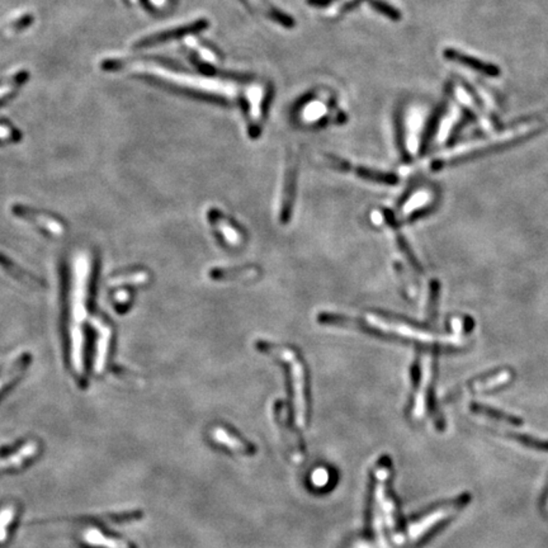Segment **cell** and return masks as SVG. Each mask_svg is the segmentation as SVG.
Wrapping results in <instances>:
<instances>
[{"instance_id": "cell-1", "label": "cell", "mask_w": 548, "mask_h": 548, "mask_svg": "<svg viewBox=\"0 0 548 548\" xmlns=\"http://www.w3.org/2000/svg\"><path fill=\"white\" fill-rule=\"evenodd\" d=\"M130 67L136 73L144 74L185 94L222 104H231L238 101L242 103L245 89L248 87V84L244 87V83L247 81L245 75L192 74L147 61L131 63Z\"/></svg>"}, {"instance_id": "cell-2", "label": "cell", "mask_w": 548, "mask_h": 548, "mask_svg": "<svg viewBox=\"0 0 548 548\" xmlns=\"http://www.w3.org/2000/svg\"><path fill=\"white\" fill-rule=\"evenodd\" d=\"M548 127V113L537 116L529 121H524L522 124L513 126L509 131L503 132L495 135L490 139L479 141L477 144H470L466 147H456L452 151L440 156L439 159L433 163V169H440L446 167L447 164H452L456 161L465 160L474 158L481 153L494 151L497 149L508 147L509 144H514L519 140H524L532 136L538 131H542Z\"/></svg>"}, {"instance_id": "cell-3", "label": "cell", "mask_w": 548, "mask_h": 548, "mask_svg": "<svg viewBox=\"0 0 548 548\" xmlns=\"http://www.w3.org/2000/svg\"><path fill=\"white\" fill-rule=\"evenodd\" d=\"M256 349L267 356H272L285 363L292 382L293 404L296 409V423L300 428H306L308 415L307 401V370L300 351L287 345L258 340Z\"/></svg>"}, {"instance_id": "cell-4", "label": "cell", "mask_w": 548, "mask_h": 548, "mask_svg": "<svg viewBox=\"0 0 548 548\" xmlns=\"http://www.w3.org/2000/svg\"><path fill=\"white\" fill-rule=\"evenodd\" d=\"M335 98L328 92H315L304 95L302 99L293 107L294 119L301 124L306 126H324L328 122H334L336 119L331 117L333 113H342V110L331 112L336 110Z\"/></svg>"}, {"instance_id": "cell-5", "label": "cell", "mask_w": 548, "mask_h": 548, "mask_svg": "<svg viewBox=\"0 0 548 548\" xmlns=\"http://www.w3.org/2000/svg\"><path fill=\"white\" fill-rule=\"evenodd\" d=\"M271 87L265 83L250 81L242 98V107L248 122V132L251 139L262 133L264 117L271 101Z\"/></svg>"}, {"instance_id": "cell-6", "label": "cell", "mask_w": 548, "mask_h": 548, "mask_svg": "<svg viewBox=\"0 0 548 548\" xmlns=\"http://www.w3.org/2000/svg\"><path fill=\"white\" fill-rule=\"evenodd\" d=\"M207 219L210 222V226L213 227L216 238L224 247L239 249L245 245V230L235 219L229 217L226 213H222L216 208H211L207 213Z\"/></svg>"}, {"instance_id": "cell-7", "label": "cell", "mask_w": 548, "mask_h": 548, "mask_svg": "<svg viewBox=\"0 0 548 548\" xmlns=\"http://www.w3.org/2000/svg\"><path fill=\"white\" fill-rule=\"evenodd\" d=\"M299 159L297 153H291L285 161V181L279 208V219L282 224H287L292 216L293 201L296 197V179H297Z\"/></svg>"}, {"instance_id": "cell-8", "label": "cell", "mask_w": 548, "mask_h": 548, "mask_svg": "<svg viewBox=\"0 0 548 548\" xmlns=\"http://www.w3.org/2000/svg\"><path fill=\"white\" fill-rule=\"evenodd\" d=\"M276 420H277L278 428L282 434V438L285 440V446L288 452L292 456L293 460L300 463L304 460V446L301 442L300 435L297 434V431H294L292 425H291V420H290V414H288V408L285 406L283 402H278L276 405Z\"/></svg>"}, {"instance_id": "cell-9", "label": "cell", "mask_w": 548, "mask_h": 548, "mask_svg": "<svg viewBox=\"0 0 548 548\" xmlns=\"http://www.w3.org/2000/svg\"><path fill=\"white\" fill-rule=\"evenodd\" d=\"M390 477V470L388 466H380L376 471V500L383 510L385 520L390 529H395L397 526V518H396V504L394 499L390 497L388 490V481Z\"/></svg>"}, {"instance_id": "cell-10", "label": "cell", "mask_w": 548, "mask_h": 548, "mask_svg": "<svg viewBox=\"0 0 548 548\" xmlns=\"http://www.w3.org/2000/svg\"><path fill=\"white\" fill-rule=\"evenodd\" d=\"M326 158H328V164L330 167H333L336 170H340V172L351 170V172H354L356 176H358L359 178H362L365 181L379 183V184H388V185H395L399 182L397 176L392 174V173L379 172V170H373V169L365 168V167H351L348 164V161L342 160L336 156H326Z\"/></svg>"}, {"instance_id": "cell-11", "label": "cell", "mask_w": 548, "mask_h": 548, "mask_svg": "<svg viewBox=\"0 0 548 548\" xmlns=\"http://www.w3.org/2000/svg\"><path fill=\"white\" fill-rule=\"evenodd\" d=\"M445 58L454 63H458L460 65L466 66L468 69L477 72V73L483 74L490 78H497L500 75V69L497 65H492L490 63H485L483 60L477 59L474 56L466 55L463 52L458 51V50H454V49H446L443 52Z\"/></svg>"}, {"instance_id": "cell-12", "label": "cell", "mask_w": 548, "mask_h": 548, "mask_svg": "<svg viewBox=\"0 0 548 548\" xmlns=\"http://www.w3.org/2000/svg\"><path fill=\"white\" fill-rule=\"evenodd\" d=\"M260 268L256 265H247V267H234V268H224V267H216L213 268L208 276L216 282H231V281H254L256 278L260 276Z\"/></svg>"}, {"instance_id": "cell-13", "label": "cell", "mask_w": 548, "mask_h": 548, "mask_svg": "<svg viewBox=\"0 0 548 548\" xmlns=\"http://www.w3.org/2000/svg\"><path fill=\"white\" fill-rule=\"evenodd\" d=\"M247 7L250 8L256 15L265 17L272 22L277 23L285 28H292L294 26V21L290 15L281 12L279 9L273 7L268 0H242Z\"/></svg>"}, {"instance_id": "cell-14", "label": "cell", "mask_w": 548, "mask_h": 548, "mask_svg": "<svg viewBox=\"0 0 548 548\" xmlns=\"http://www.w3.org/2000/svg\"><path fill=\"white\" fill-rule=\"evenodd\" d=\"M211 437H213V440L216 443H219L221 446L226 447V448L234 451L236 454H247V456H251V454H256V448L254 447L249 445L248 442L239 438L238 435L230 433L225 428H221V426L215 428L211 431Z\"/></svg>"}, {"instance_id": "cell-15", "label": "cell", "mask_w": 548, "mask_h": 548, "mask_svg": "<svg viewBox=\"0 0 548 548\" xmlns=\"http://www.w3.org/2000/svg\"><path fill=\"white\" fill-rule=\"evenodd\" d=\"M208 26V23L206 19H199L198 22L190 23L187 26H182L176 30H173L172 32H167V33H161V35H155V36L149 37L141 44L144 46H151V44H163L170 41L172 38H179V37H188L205 30L206 27Z\"/></svg>"}, {"instance_id": "cell-16", "label": "cell", "mask_w": 548, "mask_h": 548, "mask_svg": "<svg viewBox=\"0 0 548 548\" xmlns=\"http://www.w3.org/2000/svg\"><path fill=\"white\" fill-rule=\"evenodd\" d=\"M513 379H514V373L509 370H504V371H499L489 377H481L479 380L476 379L471 382L470 388L475 392L476 391H491V390H497L504 385H508Z\"/></svg>"}, {"instance_id": "cell-17", "label": "cell", "mask_w": 548, "mask_h": 548, "mask_svg": "<svg viewBox=\"0 0 548 548\" xmlns=\"http://www.w3.org/2000/svg\"><path fill=\"white\" fill-rule=\"evenodd\" d=\"M470 410H471L472 413H475V414L483 415V417H489V419H492V420H497V422L509 423V424L518 425V426L519 425L523 424V420L519 419L518 417H514V415H510V414H505L504 411L492 409V408L485 406V405L479 404V402H471V404H470Z\"/></svg>"}, {"instance_id": "cell-18", "label": "cell", "mask_w": 548, "mask_h": 548, "mask_svg": "<svg viewBox=\"0 0 548 548\" xmlns=\"http://www.w3.org/2000/svg\"><path fill=\"white\" fill-rule=\"evenodd\" d=\"M36 454V443L30 442L26 446H23L22 449H19L18 452H15L12 456H8L7 458H1L0 460V471H4L8 468L19 467L21 465H23L24 460L33 457Z\"/></svg>"}, {"instance_id": "cell-19", "label": "cell", "mask_w": 548, "mask_h": 548, "mask_svg": "<svg viewBox=\"0 0 548 548\" xmlns=\"http://www.w3.org/2000/svg\"><path fill=\"white\" fill-rule=\"evenodd\" d=\"M84 540L88 542L89 545L95 546V547L131 548L127 542L107 537V535H104V534L101 533L97 529H89V531H87L85 534H84Z\"/></svg>"}, {"instance_id": "cell-20", "label": "cell", "mask_w": 548, "mask_h": 548, "mask_svg": "<svg viewBox=\"0 0 548 548\" xmlns=\"http://www.w3.org/2000/svg\"><path fill=\"white\" fill-rule=\"evenodd\" d=\"M443 113H445V103H442L439 106L438 110L434 112V115L431 116L429 122L426 124V128H425L424 135L422 139V151H425L431 145V140L434 138L439 124L442 121V117H443Z\"/></svg>"}, {"instance_id": "cell-21", "label": "cell", "mask_w": 548, "mask_h": 548, "mask_svg": "<svg viewBox=\"0 0 548 548\" xmlns=\"http://www.w3.org/2000/svg\"><path fill=\"white\" fill-rule=\"evenodd\" d=\"M508 435H509V438L517 440L520 445L526 446V448H531V449H534V451H541V452H548L547 440H541V439L533 438L531 435L515 434V433H509Z\"/></svg>"}, {"instance_id": "cell-22", "label": "cell", "mask_w": 548, "mask_h": 548, "mask_svg": "<svg viewBox=\"0 0 548 548\" xmlns=\"http://www.w3.org/2000/svg\"><path fill=\"white\" fill-rule=\"evenodd\" d=\"M395 236L396 242H397V248L400 249L402 256L406 258L408 263H409L415 271L422 273V272H423V267H422L420 262L417 260V256H414V253H413V250L410 248L409 244L406 242V239H405L401 234H399V233H396Z\"/></svg>"}, {"instance_id": "cell-23", "label": "cell", "mask_w": 548, "mask_h": 548, "mask_svg": "<svg viewBox=\"0 0 548 548\" xmlns=\"http://www.w3.org/2000/svg\"><path fill=\"white\" fill-rule=\"evenodd\" d=\"M439 282L438 281H431V288H429V305H428V315L431 320H434L437 313H438V299H439Z\"/></svg>"}, {"instance_id": "cell-24", "label": "cell", "mask_w": 548, "mask_h": 548, "mask_svg": "<svg viewBox=\"0 0 548 548\" xmlns=\"http://www.w3.org/2000/svg\"><path fill=\"white\" fill-rule=\"evenodd\" d=\"M13 518H15V509L12 506H7L0 512V543L6 541L8 526L12 523Z\"/></svg>"}, {"instance_id": "cell-25", "label": "cell", "mask_w": 548, "mask_h": 548, "mask_svg": "<svg viewBox=\"0 0 548 548\" xmlns=\"http://www.w3.org/2000/svg\"><path fill=\"white\" fill-rule=\"evenodd\" d=\"M15 89L13 85H10V84H4V85H0V99H3V98H6L8 95L12 93V90Z\"/></svg>"}, {"instance_id": "cell-26", "label": "cell", "mask_w": 548, "mask_h": 548, "mask_svg": "<svg viewBox=\"0 0 548 548\" xmlns=\"http://www.w3.org/2000/svg\"><path fill=\"white\" fill-rule=\"evenodd\" d=\"M547 506H548V503H547Z\"/></svg>"}]
</instances>
